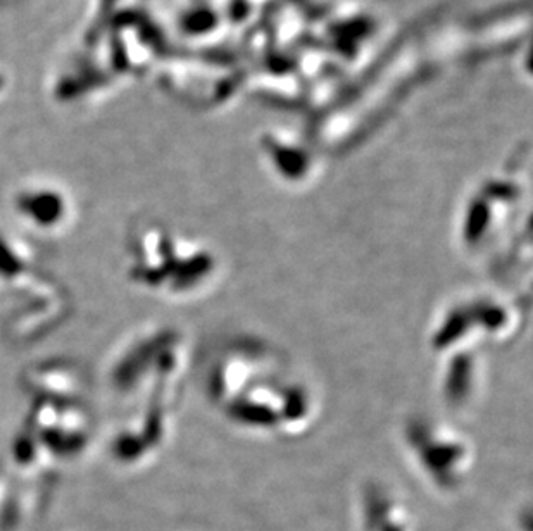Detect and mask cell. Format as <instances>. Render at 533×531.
<instances>
[{"instance_id": "obj_1", "label": "cell", "mask_w": 533, "mask_h": 531, "mask_svg": "<svg viewBox=\"0 0 533 531\" xmlns=\"http://www.w3.org/2000/svg\"><path fill=\"white\" fill-rule=\"evenodd\" d=\"M207 395L228 425L252 437L297 440L320 421L313 380L261 337H233L214 350Z\"/></svg>"}, {"instance_id": "obj_2", "label": "cell", "mask_w": 533, "mask_h": 531, "mask_svg": "<svg viewBox=\"0 0 533 531\" xmlns=\"http://www.w3.org/2000/svg\"><path fill=\"white\" fill-rule=\"evenodd\" d=\"M521 300L515 295L473 292L442 307L430 332L437 354L480 350L483 345H508L521 333Z\"/></svg>"}, {"instance_id": "obj_3", "label": "cell", "mask_w": 533, "mask_h": 531, "mask_svg": "<svg viewBox=\"0 0 533 531\" xmlns=\"http://www.w3.org/2000/svg\"><path fill=\"white\" fill-rule=\"evenodd\" d=\"M402 445L414 468L435 490H459L475 466L477 449L465 432L428 414H418L402 426Z\"/></svg>"}, {"instance_id": "obj_4", "label": "cell", "mask_w": 533, "mask_h": 531, "mask_svg": "<svg viewBox=\"0 0 533 531\" xmlns=\"http://www.w3.org/2000/svg\"><path fill=\"white\" fill-rule=\"evenodd\" d=\"M482 350H459L447 354L449 363L442 369V399L454 411H465L478 399L483 383Z\"/></svg>"}, {"instance_id": "obj_5", "label": "cell", "mask_w": 533, "mask_h": 531, "mask_svg": "<svg viewBox=\"0 0 533 531\" xmlns=\"http://www.w3.org/2000/svg\"><path fill=\"white\" fill-rule=\"evenodd\" d=\"M361 506L366 531H411L408 506L383 483L364 488Z\"/></svg>"}]
</instances>
